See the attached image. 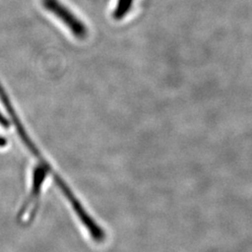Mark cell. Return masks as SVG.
<instances>
[{"label":"cell","instance_id":"6da1fadb","mask_svg":"<svg viewBox=\"0 0 252 252\" xmlns=\"http://www.w3.org/2000/svg\"><path fill=\"white\" fill-rule=\"evenodd\" d=\"M48 173L50 174L49 170L41 164L37 165L34 169L29 196L19 211L18 220L27 223L31 221L35 217L38 205V200L42 190V186L44 184Z\"/></svg>","mask_w":252,"mask_h":252},{"label":"cell","instance_id":"7a4b0ae2","mask_svg":"<svg viewBox=\"0 0 252 252\" xmlns=\"http://www.w3.org/2000/svg\"><path fill=\"white\" fill-rule=\"evenodd\" d=\"M43 6L70 30L73 36L81 39L87 36V27L70 9L66 8L59 0H43Z\"/></svg>","mask_w":252,"mask_h":252},{"label":"cell","instance_id":"3957f363","mask_svg":"<svg viewBox=\"0 0 252 252\" xmlns=\"http://www.w3.org/2000/svg\"><path fill=\"white\" fill-rule=\"evenodd\" d=\"M0 126H3L4 128H9L10 126L9 120L1 113V111H0Z\"/></svg>","mask_w":252,"mask_h":252},{"label":"cell","instance_id":"277c9868","mask_svg":"<svg viewBox=\"0 0 252 252\" xmlns=\"http://www.w3.org/2000/svg\"><path fill=\"white\" fill-rule=\"evenodd\" d=\"M7 144H8V140L5 137L0 135V148H4L7 146Z\"/></svg>","mask_w":252,"mask_h":252}]
</instances>
